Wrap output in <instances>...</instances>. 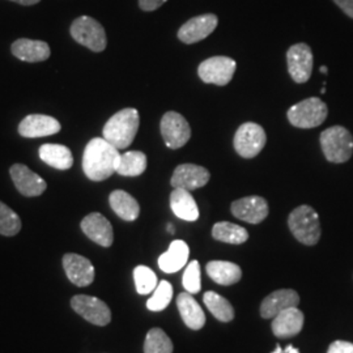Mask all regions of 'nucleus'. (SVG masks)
Masks as SVG:
<instances>
[{"mask_svg":"<svg viewBox=\"0 0 353 353\" xmlns=\"http://www.w3.org/2000/svg\"><path fill=\"white\" fill-rule=\"evenodd\" d=\"M300 303V296L294 290H279L268 294L261 305V316L271 319L278 316L285 309L297 307Z\"/></svg>","mask_w":353,"mask_h":353,"instance_id":"20","label":"nucleus"},{"mask_svg":"<svg viewBox=\"0 0 353 353\" xmlns=\"http://www.w3.org/2000/svg\"><path fill=\"white\" fill-rule=\"evenodd\" d=\"M139 125L140 117L137 109L127 108L119 110L103 126V139L109 141L117 150H126L135 139Z\"/></svg>","mask_w":353,"mask_h":353,"instance_id":"2","label":"nucleus"},{"mask_svg":"<svg viewBox=\"0 0 353 353\" xmlns=\"http://www.w3.org/2000/svg\"><path fill=\"white\" fill-rule=\"evenodd\" d=\"M217 24H219V19L214 13L195 16L179 28L178 38L181 42L186 45L201 42L208 37L211 33H214Z\"/></svg>","mask_w":353,"mask_h":353,"instance_id":"12","label":"nucleus"},{"mask_svg":"<svg viewBox=\"0 0 353 353\" xmlns=\"http://www.w3.org/2000/svg\"><path fill=\"white\" fill-rule=\"evenodd\" d=\"M170 208L176 217L185 221H196L199 219L198 204L188 190L174 189L172 191Z\"/></svg>","mask_w":353,"mask_h":353,"instance_id":"24","label":"nucleus"},{"mask_svg":"<svg viewBox=\"0 0 353 353\" xmlns=\"http://www.w3.org/2000/svg\"><path fill=\"white\" fill-rule=\"evenodd\" d=\"M110 207L125 221H135L140 214L138 201L123 190H115L109 196Z\"/></svg>","mask_w":353,"mask_h":353,"instance_id":"27","label":"nucleus"},{"mask_svg":"<svg viewBox=\"0 0 353 353\" xmlns=\"http://www.w3.org/2000/svg\"><path fill=\"white\" fill-rule=\"evenodd\" d=\"M10 174L17 191L28 198L39 196L48 189L46 181L38 176L37 173L32 172L26 165H12Z\"/></svg>","mask_w":353,"mask_h":353,"instance_id":"15","label":"nucleus"},{"mask_svg":"<svg viewBox=\"0 0 353 353\" xmlns=\"http://www.w3.org/2000/svg\"><path fill=\"white\" fill-rule=\"evenodd\" d=\"M168 232H170L172 234L174 233V227H173V224H169V225H168Z\"/></svg>","mask_w":353,"mask_h":353,"instance_id":"41","label":"nucleus"},{"mask_svg":"<svg viewBox=\"0 0 353 353\" xmlns=\"http://www.w3.org/2000/svg\"><path fill=\"white\" fill-rule=\"evenodd\" d=\"M147 156L140 151H128L121 153V160L117 168L119 176H141L147 169Z\"/></svg>","mask_w":353,"mask_h":353,"instance_id":"29","label":"nucleus"},{"mask_svg":"<svg viewBox=\"0 0 353 353\" xmlns=\"http://www.w3.org/2000/svg\"><path fill=\"white\" fill-rule=\"evenodd\" d=\"M11 1L19 3V4H21V6H34V4L39 3L41 0H11Z\"/></svg>","mask_w":353,"mask_h":353,"instance_id":"40","label":"nucleus"},{"mask_svg":"<svg viewBox=\"0 0 353 353\" xmlns=\"http://www.w3.org/2000/svg\"><path fill=\"white\" fill-rule=\"evenodd\" d=\"M288 227L294 239L306 246H314L321 239L319 216L310 205H300L290 212Z\"/></svg>","mask_w":353,"mask_h":353,"instance_id":"3","label":"nucleus"},{"mask_svg":"<svg viewBox=\"0 0 353 353\" xmlns=\"http://www.w3.org/2000/svg\"><path fill=\"white\" fill-rule=\"evenodd\" d=\"M62 263L67 278L76 287L84 288L93 283L96 271L88 258L75 252H67L63 255Z\"/></svg>","mask_w":353,"mask_h":353,"instance_id":"13","label":"nucleus"},{"mask_svg":"<svg viewBox=\"0 0 353 353\" xmlns=\"http://www.w3.org/2000/svg\"><path fill=\"white\" fill-rule=\"evenodd\" d=\"M211 173L201 165H178L170 179V185L174 189H183L188 191L201 189L208 183Z\"/></svg>","mask_w":353,"mask_h":353,"instance_id":"14","label":"nucleus"},{"mask_svg":"<svg viewBox=\"0 0 353 353\" xmlns=\"http://www.w3.org/2000/svg\"><path fill=\"white\" fill-rule=\"evenodd\" d=\"M172 299L173 285L166 280H161L156 290H153V296L147 301V307L151 312H163L169 306Z\"/></svg>","mask_w":353,"mask_h":353,"instance_id":"33","label":"nucleus"},{"mask_svg":"<svg viewBox=\"0 0 353 353\" xmlns=\"http://www.w3.org/2000/svg\"><path fill=\"white\" fill-rule=\"evenodd\" d=\"M230 211L237 219L249 224H259L268 216V203L265 198L252 195L232 203Z\"/></svg>","mask_w":353,"mask_h":353,"instance_id":"18","label":"nucleus"},{"mask_svg":"<svg viewBox=\"0 0 353 353\" xmlns=\"http://www.w3.org/2000/svg\"><path fill=\"white\" fill-rule=\"evenodd\" d=\"M237 63L229 57H212L198 67V75L205 84H214L219 87L228 85L236 72Z\"/></svg>","mask_w":353,"mask_h":353,"instance_id":"9","label":"nucleus"},{"mask_svg":"<svg viewBox=\"0 0 353 353\" xmlns=\"http://www.w3.org/2000/svg\"><path fill=\"white\" fill-rule=\"evenodd\" d=\"M71 307L76 314L92 325L103 327L112 322L110 307L97 297L76 294L71 299Z\"/></svg>","mask_w":353,"mask_h":353,"instance_id":"8","label":"nucleus"},{"mask_svg":"<svg viewBox=\"0 0 353 353\" xmlns=\"http://www.w3.org/2000/svg\"><path fill=\"white\" fill-rule=\"evenodd\" d=\"M272 332L280 339H290L301 332L303 327V313L297 307H290L272 318Z\"/></svg>","mask_w":353,"mask_h":353,"instance_id":"19","label":"nucleus"},{"mask_svg":"<svg viewBox=\"0 0 353 353\" xmlns=\"http://www.w3.org/2000/svg\"><path fill=\"white\" fill-rule=\"evenodd\" d=\"M321 72H322V74H327V67L322 65V67H321Z\"/></svg>","mask_w":353,"mask_h":353,"instance_id":"42","label":"nucleus"},{"mask_svg":"<svg viewBox=\"0 0 353 353\" xmlns=\"http://www.w3.org/2000/svg\"><path fill=\"white\" fill-rule=\"evenodd\" d=\"M190 249L185 241H173L168 249V252L160 255L159 267L165 274H174L188 265Z\"/></svg>","mask_w":353,"mask_h":353,"instance_id":"23","label":"nucleus"},{"mask_svg":"<svg viewBox=\"0 0 353 353\" xmlns=\"http://www.w3.org/2000/svg\"><path fill=\"white\" fill-rule=\"evenodd\" d=\"M144 353H173V343L163 328H151L147 332Z\"/></svg>","mask_w":353,"mask_h":353,"instance_id":"31","label":"nucleus"},{"mask_svg":"<svg viewBox=\"0 0 353 353\" xmlns=\"http://www.w3.org/2000/svg\"><path fill=\"white\" fill-rule=\"evenodd\" d=\"M134 280H135V287H137L139 294H148L156 290V287L159 285V280H157L156 274L147 265L135 267Z\"/></svg>","mask_w":353,"mask_h":353,"instance_id":"34","label":"nucleus"},{"mask_svg":"<svg viewBox=\"0 0 353 353\" xmlns=\"http://www.w3.org/2000/svg\"><path fill=\"white\" fill-rule=\"evenodd\" d=\"M71 36L77 43L88 48L94 52H101L106 49L108 38L103 26L93 17H77L71 26Z\"/></svg>","mask_w":353,"mask_h":353,"instance_id":"6","label":"nucleus"},{"mask_svg":"<svg viewBox=\"0 0 353 353\" xmlns=\"http://www.w3.org/2000/svg\"><path fill=\"white\" fill-rule=\"evenodd\" d=\"M39 157L43 163L58 170H68L74 165L72 152L62 144H43L39 148Z\"/></svg>","mask_w":353,"mask_h":353,"instance_id":"26","label":"nucleus"},{"mask_svg":"<svg viewBox=\"0 0 353 353\" xmlns=\"http://www.w3.org/2000/svg\"><path fill=\"white\" fill-rule=\"evenodd\" d=\"M271 353H300V350L296 348V347H293V345H288V347H285V348L283 350L280 345H278L276 350Z\"/></svg>","mask_w":353,"mask_h":353,"instance_id":"39","label":"nucleus"},{"mask_svg":"<svg viewBox=\"0 0 353 353\" xmlns=\"http://www.w3.org/2000/svg\"><path fill=\"white\" fill-rule=\"evenodd\" d=\"M182 284L186 292H189L191 294L198 293L201 290L202 274H201V265L198 261H192L188 265L182 276Z\"/></svg>","mask_w":353,"mask_h":353,"instance_id":"35","label":"nucleus"},{"mask_svg":"<svg viewBox=\"0 0 353 353\" xmlns=\"http://www.w3.org/2000/svg\"><path fill=\"white\" fill-rule=\"evenodd\" d=\"M212 237L214 240L221 241L230 245H242L249 240V232L237 224H233L229 221H221V223H216L212 228Z\"/></svg>","mask_w":353,"mask_h":353,"instance_id":"28","label":"nucleus"},{"mask_svg":"<svg viewBox=\"0 0 353 353\" xmlns=\"http://www.w3.org/2000/svg\"><path fill=\"white\" fill-rule=\"evenodd\" d=\"M267 137L263 127L254 122H246L236 131L233 145L243 159H252L265 148Z\"/></svg>","mask_w":353,"mask_h":353,"instance_id":"7","label":"nucleus"},{"mask_svg":"<svg viewBox=\"0 0 353 353\" xmlns=\"http://www.w3.org/2000/svg\"><path fill=\"white\" fill-rule=\"evenodd\" d=\"M327 115V105L316 97H310L293 105L287 113L290 125L297 128L321 126L326 121Z\"/></svg>","mask_w":353,"mask_h":353,"instance_id":"5","label":"nucleus"},{"mask_svg":"<svg viewBox=\"0 0 353 353\" xmlns=\"http://www.w3.org/2000/svg\"><path fill=\"white\" fill-rule=\"evenodd\" d=\"M168 0H139L140 10L145 12H152L159 10Z\"/></svg>","mask_w":353,"mask_h":353,"instance_id":"37","label":"nucleus"},{"mask_svg":"<svg viewBox=\"0 0 353 353\" xmlns=\"http://www.w3.org/2000/svg\"><path fill=\"white\" fill-rule=\"evenodd\" d=\"M343 12L353 19V0H332Z\"/></svg>","mask_w":353,"mask_h":353,"instance_id":"38","label":"nucleus"},{"mask_svg":"<svg viewBox=\"0 0 353 353\" xmlns=\"http://www.w3.org/2000/svg\"><path fill=\"white\" fill-rule=\"evenodd\" d=\"M287 63L290 77L297 84H303L309 81L313 72V51L306 43H296L290 46L287 52Z\"/></svg>","mask_w":353,"mask_h":353,"instance_id":"11","label":"nucleus"},{"mask_svg":"<svg viewBox=\"0 0 353 353\" xmlns=\"http://www.w3.org/2000/svg\"><path fill=\"white\" fill-rule=\"evenodd\" d=\"M80 227L89 240L96 242L102 248H110L113 245V227L103 214L99 212L87 214L83 219Z\"/></svg>","mask_w":353,"mask_h":353,"instance_id":"17","label":"nucleus"},{"mask_svg":"<svg viewBox=\"0 0 353 353\" xmlns=\"http://www.w3.org/2000/svg\"><path fill=\"white\" fill-rule=\"evenodd\" d=\"M61 123L50 115L30 114L26 117L19 125V134L23 138H43L58 134L61 131Z\"/></svg>","mask_w":353,"mask_h":353,"instance_id":"16","label":"nucleus"},{"mask_svg":"<svg viewBox=\"0 0 353 353\" xmlns=\"http://www.w3.org/2000/svg\"><path fill=\"white\" fill-rule=\"evenodd\" d=\"M21 219L11 207L0 202V234L6 237H13L21 230Z\"/></svg>","mask_w":353,"mask_h":353,"instance_id":"32","label":"nucleus"},{"mask_svg":"<svg viewBox=\"0 0 353 353\" xmlns=\"http://www.w3.org/2000/svg\"><path fill=\"white\" fill-rule=\"evenodd\" d=\"M321 147L330 163H347L353 153L352 134L341 126H332L321 134Z\"/></svg>","mask_w":353,"mask_h":353,"instance_id":"4","label":"nucleus"},{"mask_svg":"<svg viewBox=\"0 0 353 353\" xmlns=\"http://www.w3.org/2000/svg\"><path fill=\"white\" fill-rule=\"evenodd\" d=\"M203 301L207 309L211 312V314L220 322H230L234 318V309L232 303L219 293L212 290L205 292L203 296Z\"/></svg>","mask_w":353,"mask_h":353,"instance_id":"30","label":"nucleus"},{"mask_svg":"<svg viewBox=\"0 0 353 353\" xmlns=\"http://www.w3.org/2000/svg\"><path fill=\"white\" fill-rule=\"evenodd\" d=\"M103 138L90 140L83 153V170L90 181L101 182L117 173L121 153Z\"/></svg>","mask_w":353,"mask_h":353,"instance_id":"1","label":"nucleus"},{"mask_svg":"<svg viewBox=\"0 0 353 353\" xmlns=\"http://www.w3.org/2000/svg\"><path fill=\"white\" fill-rule=\"evenodd\" d=\"M160 130L166 147L170 150L182 148L191 138L189 122L182 114L176 112H168L164 114V117L161 118Z\"/></svg>","mask_w":353,"mask_h":353,"instance_id":"10","label":"nucleus"},{"mask_svg":"<svg viewBox=\"0 0 353 353\" xmlns=\"http://www.w3.org/2000/svg\"><path fill=\"white\" fill-rule=\"evenodd\" d=\"M176 307L188 327L198 331L205 325V314L201 305L189 292H183L176 297Z\"/></svg>","mask_w":353,"mask_h":353,"instance_id":"22","label":"nucleus"},{"mask_svg":"<svg viewBox=\"0 0 353 353\" xmlns=\"http://www.w3.org/2000/svg\"><path fill=\"white\" fill-rule=\"evenodd\" d=\"M207 275L220 285H233L242 278V270L239 265L227 261H211L207 263Z\"/></svg>","mask_w":353,"mask_h":353,"instance_id":"25","label":"nucleus"},{"mask_svg":"<svg viewBox=\"0 0 353 353\" xmlns=\"http://www.w3.org/2000/svg\"><path fill=\"white\" fill-rule=\"evenodd\" d=\"M327 353H353V343L336 341L331 343Z\"/></svg>","mask_w":353,"mask_h":353,"instance_id":"36","label":"nucleus"},{"mask_svg":"<svg viewBox=\"0 0 353 353\" xmlns=\"http://www.w3.org/2000/svg\"><path fill=\"white\" fill-rule=\"evenodd\" d=\"M12 54L23 62L37 63L50 58V46L43 41H34L29 38H20L11 46Z\"/></svg>","mask_w":353,"mask_h":353,"instance_id":"21","label":"nucleus"}]
</instances>
